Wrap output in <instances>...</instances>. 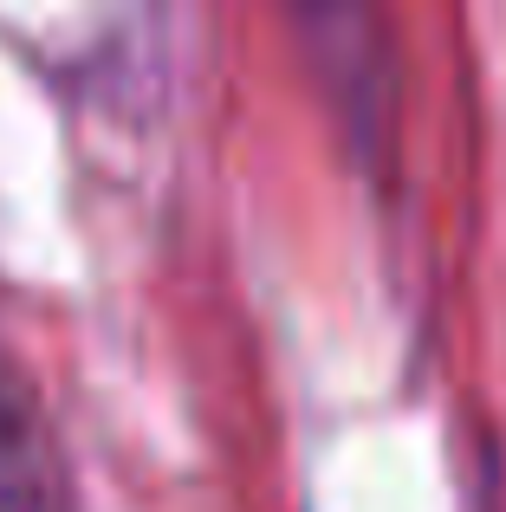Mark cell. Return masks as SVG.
<instances>
[{"instance_id": "6da1fadb", "label": "cell", "mask_w": 506, "mask_h": 512, "mask_svg": "<svg viewBox=\"0 0 506 512\" xmlns=\"http://www.w3.org/2000/svg\"><path fill=\"white\" fill-rule=\"evenodd\" d=\"M0 512H85L33 376L0 344Z\"/></svg>"}]
</instances>
